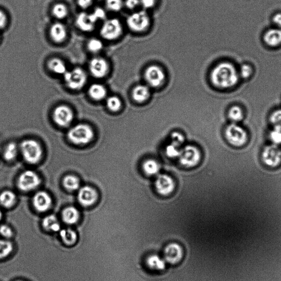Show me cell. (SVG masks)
<instances>
[{"label": "cell", "mask_w": 281, "mask_h": 281, "mask_svg": "<svg viewBox=\"0 0 281 281\" xmlns=\"http://www.w3.org/2000/svg\"><path fill=\"white\" fill-rule=\"evenodd\" d=\"M48 67L50 70L59 75H64L68 71L66 64L57 58L51 59L48 63Z\"/></svg>", "instance_id": "obj_26"}, {"label": "cell", "mask_w": 281, "mask_h": 281, "mask_svg": "<svg viewBox=\"0 0 281 281\" xmlns=\"http://www.w3.org/2000/svg\"><path fill=\"white\" fill-rule=\"evenodd\" d=\"M62 217L63 221L68 225L75 224L78 221L79 213L75 207L69 206L62 211Z\"/></svg>", "instance_id": "obj_23"}, {"label": "cell", "mask_w": 281, "mask_h": 281, "mask_svg": "<svg viewBox=\"0 0 281 281\" xmlns=\"http://www.w3.org/2000/svg\"><path fill=\"white\" fill-rule=\"evenodd\" d=\"M182 148L175 145L172 143L168 145L166 149V153L170 158H178Z\"/></svg>", "instance_id": "obj_36"}, {"label": "cell", "mask_w": 281, "mask_h": 281, "mask_svg": "<svg viewBox=\"0 0 281 281\" xmlns=\"http://www.w3.org/2000/svg\"><path fill=\"white\" fill-rule=\"evenodd\" d=\"M184 257V250L180 244L170 243L166 246L163 251V258L171 265L178 264Z\"/></svg>", "instance_id": "obj_9"}, {"label": "cell", "mask_w": 281, "mask_h": 281, "mask_svg": "<svg viewBox=\"0 0 281 281\" xmlns=\"http://www.w3.org/2000/svg\"><path fill=\"white\" fill-rule=\"evenodd\" d=\"M21 154L26 161L30 164H36L40 161L42 153L41 146L33 140H26L20 145Z\"/></svg>", "instance_id": "obj_3"}, {"label": "cell", "mask_w": 281, "mask_h": 281, "mask_svg": "<svg viewBox=\"0 0 281 281\" xmlns=\"http://www.w3.org/2000/svg\"><path fill=\"white\" fill-rule=\"evenodd\" d=\"M228 117L232 122H239L244 118L243 111L239 106H233L228 111Z\"/></svg>", "instance_id": "obj_33"}, {"label": "cell", "mask_w": 281, "mask_h": 281, "mask_svg": "<svg viewBox=\"0 0 281 281\" xmlns=\"http://www.w3.org/2000/svg\"><path fill=\"white\" fill-rule=\"evenodd\" d=\"M144 172L147 175L154 176L159 174L161 166L158 162L154 159H148L142 166Z\"/></svg>", "instance_id": "obj_27"}, {"label": "cell", "mask_w": 281, "mask_h": 281, "mask_svg": "<svg viewBox=\"0 0 281 281\" xmlns=\"http://www.w3.org/2000/svg\"><path fill=\"white\" fill-rule=\"evenodd\" d=\"M2 211L1 210H0V222H1V220L2 219Z\"/></svg>", "instance_id": "obj_50"}, {"label": "cell", "mask_w": 281, "mask_h": 281, "mask_svg": "<svg viewBox=\"0 0 281 281\" xmlns=\"http://www.w3.org/2000/svg\"><path fill=\"white\" fill-rule=\"evenodd\" d=\"M252 73V68L248 64L242 65L240 68V75L244 79L248 78Z\"/></svg>", "instance_id": "obj_41"}, {"label": "cell", "mask_w": 281, "mask_h": 281, "mask_svg": "<svg viewBox=\"0 0 281 281\" xmlns=\"http://www.w3.org/2000/svg\"><path fill=\"white\" fill-rule=\"evenodd\" d=\"M103 43L97 38H92L88 44V47L90 51L94 53H97L103 48Z\"/></svg>", "instance_id": "obj_37"}, {"label": "cell", "mask_w": 281, "mask_h": 281, "mask_svg": "<svg viewBox=\"0 0 281 281\" xmlns=\"http://www.w3.org/2000/svg\"><path fill=\"white\" fill-rule=\"evenodd\" d=\"M64 79L65 83L69 88L79 90L86 84L87 81V75L83 69L75 68L65 73Z\"/></svg>", "instance_id": "obj_5"}, {"label": "cell", "mask_w": 281, "mask_h": 281, "mask_svg": "<svg viewBox=\"0 0 281 281\" xmlns=\"http://www.w3.org/2000/svg\"><path fill=\"white\" fill-rule=\"evenodd\" d=\"M178 158L181 165L187 168H192L200 162L201 153L197 147L188 145L181 149Z\"/></svg>", "instance_id": "obj_6"}, {"label": "cell", "mask_w": 281, "mask_h": 281, "mask_svg": "<svg viewBox=\"0 0 281 281\" xmlns=\"http://www.w3.org/2000/svg\"><path fill=\"white\" fill-rule=\"evenodd\" d=\"M93 0H77V4L83 9H86L92 5Z\"/></svg>", "instance_id": "obj_48"}, {"label": "cell", "mask_w": 281, "mask_h": 281, "mask_svg": "<svg viewBox=\"0 0 281 281\" xmlns=\"http://www.w3.org/2000/svg\"><path fill=\"white\" fill-rule=\"evenodd\" d=\"M262 159L268 166H278L281 162V150L278 147L268 146L263 151Z\"/></svg>", "instance_id": "obj_14"}, {"label": "cell", "mask_w": 281, "mask_h": 281, "mask_svg": "<svg viewBox=\"0 0 281 281\" xmlns=\"http://www.w3.org/2000/svg\"><path fill=\"white\" fill-rule=\"evenodd\" d=\"M239 73L230 63H220L213 69L211 79L213 84L222 89H228L236 85L239 79Z\"/></svg>", "instance_id": "obj_1"}, {"label": "cell", "mask_w": 281, "mask_h": 281, "mask_svg": "<svg viewBox=\"0 0 281 281\" xmlns=\"http://www.w3.org/2000/svg\"><path fill=\"white\" fill-rule=\"evenodd\" d=\"M52 12L56 18L61 19L66 18L67 16L68 10L67 6L63 3H58L54 6Z\"/></svg>", "instance_id": "obj_31"}, {"label": "cell", "mask_w": 281, "mask_h": 281, "mask_svg": "<svg viewBox=\"0 0 281 281\" xmlns=\"http://www.w3.org/2000/svg\"><path fill=\"white\" fill-rule=\"evenodd\" d=\"M274 23L280 28H281V14H277L273 17Z\"/></svg>", "instance_id": "obj_49"}, {"label": "cell", "mask_w": 281, "mask_h": 281, "mask_svg": "<svg viewBox=\"0 0 281 281\" xmlns=\"http://www.w3.org/2000/svg\"><path fill=\"white\" fill-rule=\"evenodd\" d=\"M0 234L7 239H10L13 235V231L9 226L2 225L0 226Z\"/></svg>", "instance_id": "obj_43"}, {"label": "cell", "mask_w": 281, "mask_h": 281, "mask_svg": "<svg viewBox=\"0 0 281 281\" xmlns=\"http://www.w3.org/2000/svg\"><path fill=\"white\" fill-rule=\"evenodd\" d=\"M271 139L275 144H281V129L275 128L271 133Z\"/></svg>", "instance_id": "obj_42"}, {"label": "cell", "mask_w": 281, "mask_h": 281, "mask_svg": "<svg viewBox=\"0 0 281 281\" xmlns=\"http://www.w3.org/2000/svg\"><path fill=\"white\" fill-rule=\"evenodd\" d=\"M167 262L163 257L157 254H150L145 259V265L148 269L155 272H161L166 269Z\"/></svg>", "instance_id": "obj_19"}, {"label": "cell", "mask_w": 281, "mask_h": 281, "mask_svg": "<svg viewBox=\"0 0 281 281\" xmlns=\"http://www.w3.org/2000/svg\"><path fill=\"white\" fill-rule=\"evenodd\" d=\"M140 5V0H127L125 1V5L129 9H134L137 6Z\"/></svg>", "instance_id": "obj_47"}, {"label": "cell", "mask_w": 281, "mask_h": 281, "mask_svg": "<svg viewBox=\"0 0 281 281\" xmlns=\"http://www.w3.org/2000/svg\"><path fill=\"white\" fill-rule=\"evenodd\" d=\"M95 19L97 21L99 20H105L106 19V12L102 8H97L93 13Z\"/></svg>", "instance_id": "obj_44"}, {"label": "cell", "mask_w": 281, "mask_h": 281, "mask_svg": "<svg viewBox=\"0 0 281 281\" xmlns=\"http://www.w3.org/2000/svg\"><path fill=\"white\" fill-rule=\"evenodd\" d=\"M59 232L60 236L65 244L72 245L75 243L77 235L74 230L71 228H66L60 230Z\"/></svg>", "instance_id": "obj_28"}, {"label": "cell", "mask_w": 281, "mask_h": 281, "mask_svg": "<svg viewBox=\"0 0 281 281\" xmlns=\"http://www.w3.org/2000/svg\"><path fill=\"white\" fill-rule=\"evenodd\" d=\"M108 109L112 112H117L122 107V103L119 98L116 96H111L107 99Z\"/></svg>", "instance_id": "obj_35"}, {"label": "cell", "mask_w": 281, "mask_h": 281, "mask_svg": "<svg viewBox=\"0 0 281 281\" xmlns=\"http://www.w3.org/2000/svg\"><path fill=\"white\" fill-rule=\"evenodd\" d=\"M145 75L147 82L154 88L162 85L166 79L165 73L163 69L155 65L147 68Z\"/></svg>", "instance_id": "obj_12"}, {"label": "cell", "mask_w": 281, "mask_h": 281, "mask_svg": "<svg viewBox=\"0 0 281 281\" xmlns=\"http://www.w3.org/2000/svg\"><path fill=\"white\" fill-rule=\"evenodd\" d=\"M155 187L159 194L167 196L174 191L175 181L169 175L165 174H160L155 180Z\"/></svg>", "instance_id": "obj_11"}, {"label": "cell", "mask_w": 281, "mask_h": 281, "mask_svg": "<svg viewBox=\"0 0 281 281\" xmlns=\"http://www.w3.org/2000/svg\"><path fill=\"white\" fill-rule=\"evenodd\" d=\"M55 122L60 127H67L73 119V113L69 107L60 105L56 108L53 113Z\"/></svg>", "instance_id": "obj_13"}, {"label": "cell", "mask_w": 281, "mask_h": 281, "mask_svg": "<svg viewBox=\"0 0 281 281\" xmlns=\"http://www.w3.org/2000/svg\"><path fill=\"white\" fill-rule=\"evenodd\" d=\"M63 186L69 191H74L79 188L80 182L76 176L67 175L63 179Z\"/></svg>", "instance_id": "obj_30"}, {"label": "cell", "mask_w": 281, "mask_h": 281, "mask_svg": "<svg viewBox=\"0 0 281 281\" xmlns=\"http://www.w3.org/2000/svg\"><path fill=\"white\" fill-rule=\"evenodd\" d=\"M171 143L179 147V148H182L185 142V138L182 133L178 132H173L171 134Z\"/></svg>", "instance_id": "obj_39"}, {"label": "cell", "mask_w": 281, "mask_h": 281, "mask_svg": "<svg viewBox=\"0 0 281 281\" xmlns=\"http://www.w3.org/2000/svg\"><path fill=\"white\" fill-rule=\"evenodd\" d=\"M90 96L94 100L101 101L105 98L107 95V90L105 86L99 84H94L89 89Z\"/></svg>", "instance_id": "obj_24"}, {"label": "cell", "mask_w": 281, "mask_h": 281, "mask_svg": "<svg viewBox=\"0 0 281 281\" xmlns=\"http://www.w3.org/2000/svg\"><path fill=\"white\" fill-rule=\"evenodd\" d=\"M266 44L271 47H277L281 44V29H271L265 33L263 36Z\"/></svg>", "instance_id": "obj_21"}, {"label": "cell", "mask_w": 281, "mask_h": 281, "mask_svg": "<svg viewBox=\"0 0 281 281\" xmlns=\"http://www.w3.org/2000/svg\"><path fill=\"white\" fill-rule=\"evenodd\" d=\"M270 120L275 128L281 129V110L275 111L271 115Z\"/></svg>", "instance_id": "obj_40"}, {"label": "cell", "mask_w": 281, "mask_h": 281, "mask_svg": "<svg viewBox=\"0 0 281 281\" xmlns=\"http://www.w3.org/2000/svg\"><path fill=\"white\" fill-rule=\"evenodd\" d=\"M155 0H140V4L145 9L152 8L154 6Z\"/></svg>", "instance_id": "obj_46"}, {"label": "cell", "mask_w": 281, "mask_h": 281, "mask_svg": "<svg viewBox=\"0 0 281 281\" xmlns=\"http://www.w3.org/2000/svg\"><path fill=\"white\" fill-rule=\"evenodd\" d=\"M127 23L133 31L141 32L149 27L150 17L145 11L134 12L128 17Z\"/></svg>", "instance_id": "obj_7"}, {"label": "cell", "mask_w": 281, "mask_h": 281, "mask_svg": "<svg viewBox=\"0 0 281 281\" xmlns=\"http://www.w3.org/2000/svg\"><path fill=\"white\" fill-rule=\"evenodd\" d=\"M97 193L92 187H84L79 190L77 194V199L82 206H88L96 202Z\"/></svg>", "instance_id": "obj_17"}, {"label": "cell", "mask_w": 281, "mask_h": 281, "mask_svg": "<svg viewBox=\"0 0 281 281\" xmlns=\"http://www.w3.org/2000/svg\"><path fill=\"white\" fill-rule=\"evenodd\" d=\"M50 36L54 41L60 43L66 40L67 37V30L65 26L60 23H56L51 26Z\"/></svg>", "instance_id": "obj_20"}, {"label": "cell", "mask_w": 281, "mask_h": 281, "mask_svg": "<svg viewBox=\"0 0 281 281\" xmlns=\"http://www.w3.org/2000/svg\"><path fill=\"white\" fill-rule=\"evenodd\" d=\"M106 6L112 11L118 12L123 6L122 0H106Z\"/></svg>", "instance_id": "obj_38"}, {"label": "cell", "mask_w": 281, "mask_h": 281, "mask_svg": "<svg viewBox=\"0 0 281 281\" xmlns=\"http://www.w3.org/2000/svg\"><path fill=\"white\" fill-rule=\"evenodd\" d=\"M42 224L47 231L56 232L60 230V223L57 218L54 215L47 216L43 219Z\"/></svg>", "instance_id": "obj_25"}, {"label": "cell", "mask_w": 281, "mask_h": 281, "mask_svg": "<svg viewBox=\"0 0 281 281\" xmlns=\"http://www.w3.org/2000/svg\"><path fill=\"white\" fill-rule=\"evenodd\" d=\"M94 136L93 129L88 125L78 124L72 128L68 132L69 140L75 145L87 144Z\"/></svg>", "instance_id": "obj_2"}, {"label": "cell", "mask_w": 281, "mask_h": 281, "mask_svg": "<svg viewBox=\"0 0 281 281\" xmlns=\"http://www.w3.org/2000/svg\"><path fill=\"white\" fill-rule=\"evenodd\" d=\"M52 203L49 194L44 191H40L35 194L33 204L36 210L39 212H45L48 210Z\"/></svg>", "instance_id": "obj_16"}, {"label": "cell", "mask_w": 281, "mask_h": 281, "mask_svg": "<svg viewBox=\"0 0 281 281\" xmlns=\"http://www.w3.org/2000/svg\"><path fill=\"white\" fill-rule=\"evenodd\" d=\"M89 69L92 75L96 78H102L109 72V66L105 59L94 58L91 60Z\"/></svg>", "instance_id": "obj_15"}, {"label": "cell", "mask_w": 281, "mask_h": 281, "mask_svg": "<svg viewBox=\"0 0 281 281\" xmlns=\"http://www.w3.org/2000/svg\"><path fill=\"white\" fill-rule=\"evenodd\" d=\"M13 244L11 242L0 240V259H3L12 253Z\"/></svg>", "instance_id": "obj_32"}, {"label": "cell", "mask_w": 281, "mask_h": 281, "mask_svg": "<svg viewBox=\"0 0 281 281\" xmlns=\"http://www.w3.org/2000/svg\"><path fill=\"white\" fill-rule=\"evenodd\" d=\"M150 95V90L149 86L145 85H139L134 88L132 97L135 101L142 103L148 100Z\"/></svg>", "instance_id": "obj_22"}, {"label": "cell", "mask_w": 281, "mask_h": 281, "mask_svg": "<svg viewBox=\"0 0 281 281\" xmlns=\"http://www.w3.org/2000/svg\"><path fill=\"white\" fill-rule=\"evenodd\" d=\"M41 183V180L37 173L32 170L25 171L19 176V188L23 191H30L36 189Z\"/></svg>", "instance_id": "obj_10"}, {"label": "cell", "mask_w": 281, "mask_h": 281, "mask_svg": "<svg viewBox=\"0 0 281 281\" xmlns=\"http://www.w3.org/2000/svg\"><path fill=\"white\" fill-rule=\"evenodd\" d=\"M225 136L228 143L236 148H241L244 146L248 140L247 132L235 124H232L227 127Z\"/></svg>", "instance_id": "obj_4"}, {"label": "cell", "mask_w": 281, "mask_h": 281, "mask_svg": "<svg viewBox=\"0 0 281 281\" xmlns=\"http://www.w3.org/2000/svg\"></svg>", "instance_id": "obj_51"}, {"label": "cell", "mask_w": 281, "mask_h": 281, "mask_svg": "<svg viewBox=\"0 0 281 281\" xmlns=\"http://www.w3.org/2000/svg\"><path fill=\"white\" fill-rule=\"evenodd\" d=\"M16 196L10 191H3L0 194V204L5 207H10L16 202Z\"/></svg>", "instance_id": "obj_29"}, {"label": "cell", "mask_w": 281, "mask_h": 281, "mask_svg": "<svg viewBox=\"0 0 281 281\" xmlns=\"http://www.w3.org/2000/svg\"><path fill=\"white\" fill-rule=\"evenodd\" d=\"M97 21L93 14H88L86 13L82 12L77 16L76 23L82 31L89 32L94 29L95 24Z\"/></svg>", "instance_id": "obj_18"}, {"label": "cell", "mask_w": 281, "mask_h": 281, "mask_svg": "<svg viewBox=\"0 0 281 281\" xmlns=\"http://www.w3.org/2000/svg\"><path fill=\"white\" fill-rule=\"evenodd\" d=\"M17 154V147L15 143H10L7 145L4 150L3 157L7 161H12L16 157Z\"/></svg>", "instance_id": "obj_34"}, {"label": "cell", "mask_w": 281, "mask_h": 281, "mask_svg": "<svg viewBox=\"0 0 281 281\" xmlns=\"http://www.w3.org/2000/svg\"><path fill=\"white\" fill-rule=\"evenodd\" d=\"M7 23V17L5 12L0 10V30L5 28Z\"/></svg>", "instance_id": "obj_45"}, {"label": "cell", "mask_w": 281, "mask_h": 281, "mask_svg": "<svg viewBox=\"0 0 281 281\" xmlns=\"http://www.w3.org/2000/svg\"><path fill=\"white\" fill-rule=\"evenodd\" d=\"M122 25L118 19H108L103 23L101 29V36L108 40L118 38L122 33Z\"/></svg>", "instance_id": "obj_8"}]
</instances>
